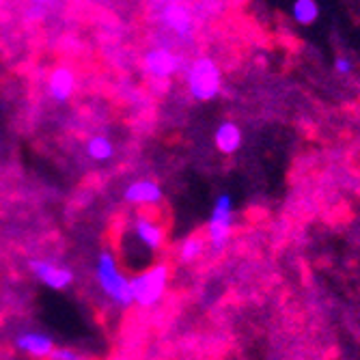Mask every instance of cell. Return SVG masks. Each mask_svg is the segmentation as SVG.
<instances>
[{"instance_id":"1","label":"cell","mask_w":360,"mask_h":360,"mask_svg":"<svg viewBox=\"0 0 360 360\" xmlns=\"http://www.w3.org/2000/svg\"><path fill=\"white\" fill-rule=\"evenodd\" d=\"M95 281L100 285L104 296L117 304L119 309L132 307V289H129V276L121 270L119 259L110 250H102L95 261Z\"/></svg>"},{"instance_id":"2","label":"cell","mask_w":360,"mask_h":360,"mask_svg":"<svg viewBox=\"0 0 360 360\" xmlns=\"http://www.w3.org/2000/svg\"><path fill=\"white\" fill-rule=\"evenodd\" d=\"M127 248H134L141 252V259L151 257L165 248L167 242V229L153 214L141 212L129 220L127 229ZM125 248V250H127Z\"/></svg>"},{"instance_id":"3","label":"cell","mask_w":360,"mask_h":360,"mask_svg":"<svg viewBox=\"0 0 360 360\" xmlns=\"http://www.w3.org/2000/svg\"><path fill=\"white\" fill-rule=\"evenodd\" d=\"M171 268L167 264H151L149 268L129 276V289H132L134 304L143 309L155 307L169 289Z\"/></svg>"},{"instance_id":"4","label":"cell","mask_w":360,"mask_h":360,"mask_svg":"<svg viewBox=\"0 0 360 360\" xmlns=\"http://www.w3.org/2000/svg\"><path fill=\"white\" fill-rule=\"evenodd\" d=\"M186 86L192 100L212 102L222 89V72L212 56H196L186 70Z\"/></svg>"},{"instance_id":"5","label":"cell","mask_w":360,"mask_h":360,"mask_svg":"<svg viewBox=\"0 0 360 360\" xmlns=\"http://www.w3.org/2000/svg\"><path fill=\"white\" fill-rule=\"evenodd\" d=\"M233 231V199L231 194H218L207 218V242L214 252L224 250Z\"/></svg>"},{"instance_id":"6","label":"cell","mask_w":360,"mask_h":360,"mask_svg":"<svg viewBox=\"0 0 360 360\" xmlns=\"http://www.w3.org/2000/svg\"><path fill=\"white\" fill-rule=\"evenodd\" d=\"M179 56L167 48V46H158L145 52L143 56V68L145 72L155 78V80H169L171 76H175L179 72Z\"/></svg>"},{"instance_id":"7","label":"cell","mask_w":360,"mask_h":360,"mask_svg":"<svg viewBox=\"0 0 360 360\" xmlns=\"http://www.w3.org/2000/svg\"><path fill=\"white\" fill-rule=\"evenodd\" d=\"M28 268L39 283H44L46 287H50L54 291H63L74 283V272L70 268L58 266L48 259H32Z\"/></svg>"},{"instance_id":"8","label":"cell","mask_w":360,"mask_h":360,"mask_svg":"<svg viewBox=\"0 0 360 360\" xmlns=\"http://www.w3.org/2000/svg\"><path fill=\"white\" fill-rule=\"evenodd\" d=\"M160 22L165 24L179 39H190L194 35V18L184 3H169L160 11Z\"/></svg>"},{"instance_id":"9","label":"cell","mask_w":360,"mask_h":360,"mask_svg":"<svg viewBox=\"0 0 360 360\" xmlns=\"http://www.w3.org/2000/svg\"><path fill=\"white\" fill-rule=\"evenodd\" d=\"M162 186L153 179H139L132 181L123 190V199L125 203L134 205V207H158L162 203Z\"/></svg>"},{"instance_id":"10","label":"cell","mask_w":360,"mask_h":360,"mask_svg":"<svg viewBox=\"0 0 360 360\" xmlns=\"http://www.w3.org/2000/svg\"><path fill=\"white\" fill-rule=\"evenodd\" d=\"M76 91V74L68 65H60V68H54L50 78H48V93L54 102H70L72 95Z\"/></svg>"},{"instance_id":"11","label":"cell","mask_w":360,"mask_h":360,"mask_svg":"<svg viewBox=\"0 0 360 360\" xmlns=\"http://www.w3.org/2000/svg\"><path fill=\"white\" fill-rule=\"evenodd\" d=\"M15 349L26 354V356H32V358H46V356L52 354L54 341L48 335H44V333L28 330V333H22L15 339Z\"/></svg>"},{"instance_id":"12","label":"cell","mask_w":360,"mask_h":360,"mask_svg":"<svg viewBox=\"0 0 360 360\" xmlns=\"http://www.w3.org/2000/svg\"><path fill=\"white\" fill-rule=\"evenodd\" d=\"M242 141H244V134H242L240 125L233 121H222L214 134V145L224 155L236 153L242 147Z\"/></svg>"},{"instance_id":"13","label":"cell","mask_w":360,"mask_h":360,"mask_svg":"<svg viewBox=\"0 0 360 360\" xmlns=\"http://www.w3.org/2000/svg\"><path fill=\"white\" fill-rule=\"evenodd\" d=\"M86 155L95 162H106L115 155V143L108 136H91L86 141Z\"/></svg>"},{"instance_id":"14","label":"cell","mask_w":360,"mask_h":360,"mask_svg":"<svg viewBox=\"0 0 360 360\" xmlns=\"http://www.w3.org/2000/svg\"><path fill=\"white\" fill-rule=\"evenodd\" d=\"M207 248V242L201 236H190L179 244V261L184 264H194L196 259H201Z\"/></svg>"},{"instance_id":"15","label":"cell","mask_w":360,"mask_h":360,"mask_svg":"<svg viewBox=\"0 0 360 360\" xmlns=\"http://www.w3.org/2000/svg\"><path fill=\"white\" fill-rule=\"evenodd\" d=\"M291 15L298 24L309 26L319 18V5L315 3V0H296L291 7Z\"/></svg>"},{"instance_id":"16","label":"cell","mask_w":360,"mask_h":360,"mask_svg":"<svg viewBox=\"0 0 360 360\" xmlns=\"http://www.w3.org/2000/svg\"><path fill=\"white\" fill-rule=\"evenodd\" d=\"M50 358L52 360H78L80 356L76 354V352H72V349H68V347H54L52 349V354H50Z\"/></svg>"},{"instance_id":"17","label":"cell","mask_w":360,"mask_h":360,"mask_svg":"<svg viewBox=\"0 0 360 360\" xmlns=\"http://www.w3.org/2000/svg\"><path fill=\"white\" fill-rule=\"evenodd\" d=\"M335 72L337 74H349L352 72V60H347V58H337L335 60Z\"/></svg>"},{"instance_id":"18","label":"cell","mask_w":360,"mask_h":360,"mask_svg":"<svg viewBox=\"0 0 360 360\" xmlns=\"http://www.w3.org/2000/svg\"><path fill=\"white\" fill-rule=\"evenodd\" d=\"M30 3L35 5V7H44V5H48V3H50V0H30Z\"/></svg>"}]
</instances>
